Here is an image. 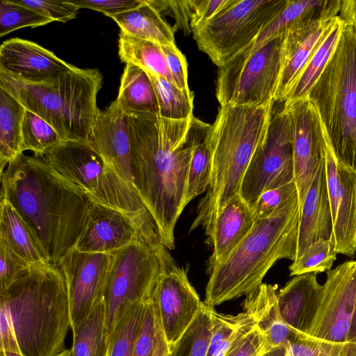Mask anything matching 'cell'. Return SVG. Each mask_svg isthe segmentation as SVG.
Returning a JSON list of instances; mask_svg holds the SVG:
<instances>
[{"instance_id":"obj_1","label":"cell","mask_w":356,"mask_h":356,"mask_svg":"<svg viewBox=\"0 0 356 356\" xmlns=\"http://www.w3.org/2000/svg\"><path fill=\"white\" fill-rule=\"evenodd\" d=\"M193 117L126 116L134 189L152 218L161 243L170 250L175 248V228L184 209Z\"/></svg>"},{"instance_id":"obj_31","label":"cell","mask_w":356,"mask_h":356,"mask_svg":"<svg viewBox=\"0 0 356 356\" xmlns=\"http://www.w3.org/2000/svg\"><path fill=\"white\" fill-rule=\"evenodd\" d=\"M343 24V19L339 15L337 16L330 30L306 64L298 81L282 103L288 104L307 97L311 88L320 77L335 50Z\"/></svg>"},{"instance_id":"obj_17","label":"cell","mask_w":356,"mask_h":356,"mask_svg":"<svg viewBox=\"0 0 356 356\" xmlns=\"http://www.w3.org/2000/svg\"><path fill=\"white\" fill-rule=\"evenodd\" d=\"M325 172L337 254L356 252V171L337 163L325 135Z\"/></svg>"},{"instance_id":"obj_11","label":"cell","mask_w":356,"mask_h":356,"mask_svg":"<svg viewBox=\"0 0 356 356\" xmlns=\"http://www.w3.org/2000/svg\"><path fill=\"white\" fill-rule=\"evenodd\" d=\"M284 35L268 41L243 62L219 68L216 97L220 106H259L275 102Z\"/></svg>"},{"instance_id":"obj_10","label":"cell","mask_w":356,"mask_h":356,"mask_svg":"<svg viewBox=\"0 0 356 356\" xmlns=\"http://www.w3.org/2000/svg\"><path fill=\"white\" fill-rule=\"evenodd\" d=\"M289 0H229L193 31L198 49L218 67L245 47L284 9Z\"/></svg>"},{"instance_id":"obj_37","label":"cell","mask_w":356,"mask_h":356,"mask_svg":"<svg viewBox=\"0 0 356 356\" xmlns=\"http://www.w3.org/2000/svg\"><path fill=\"white\" fill-rule=\"evenodd\" d=\"M237 327L233 341L224 356H265L274 351L266 337L248 311Z\"/></svg>"},{"instance_id":"obj_21","label":"cell","mask_w":356,"mask_h":356,"mask_svg":"<svg viewBox=\"0 0 356 356\" xmlns=\"http://www.w3.org/2000/svg\"><path fill=\"white\" fill-rule=\"evenodd\" d=\"M336 17L289 31L284 35L275 102L282 103L284 101L306 64L330 30Z\"/></svg>"},{"instance_id":"obj_18","label":"cell","mask_w":356,"mask_h":356,"mask_svg":"<svg viewBox=\"0 0 356 356\" xmlns=\"http://www.w3.org/2000/svg\"><path fill=\"white\" fill-rule=\"evenodd\" d=\"M137 242L149 244L130 218L117 210L93 202L86 224L74 248L83 252L111 254Z\"/></svg>"},{"instance_id":"obj_43","label":"cell","mask_w":356,"mask_h":356,"mask_svg":"<svg viewBox=\"0 0 356 356\" xmlns=\"http://www.w3.org/2000/svg\"><path fill=\"white\" fill-rule=\"evenodd\" d=\"M31 268L33 266L19 257L3 238L0 237V294Z\"/></svg>"},{"instance_id":"obj_15","label":"cell","mask_w":356,"mask_h":356,"mask_svg":"<svg viewBox=\"0 0 356 356\" xmlns=\"http://www.w3.org/2000/svg\"><path fill=\"white\" fill-rule=\"evenodd\" d=\"M287 108L291 124L294 181L299 205L325 159V134L318 113L307 97Z\"/></svg>"},{"instance_id":"obj_47","label":"cell","mask_w":356,"mask_h":356,"mask_svg":"<svg viewBox=\"0 0 356 356\" xmlns=\"http://www.w3.org/2000/svg\"><path fill=\"white\" fill-rule=\"evenodd\" d=\"M80 8H88L104 13L107 17L138 7L142 0H67Z\"/></svg>"},{"instance_id":"obj_32","label":"cell","mask_w":356,"mask_h":356,"mask_svg":"<svg viewBox=\"0 0 356 356\" xmlns=\"http://www.w3.org/2000/svg\"><path fill=\"white\" fill-rule=\"evenodd\" d=\"M118 55L122 62L162 76L175 85L160 44L120 33Z\"/></svg>"},{"instance_id":"obj_22","label":"cell","mask_w":356,"mask_h":356,"mask_svg":"<svg viewBox=\"0 0 356 356\" xmlns=\"http://www.w3.org/2000/svg\"><path fill=\"white\" fill-rule=\"evenodd\" d=\"M333 236L325 164L320 166L300 206L298 240L296 259L312 243Z\"/></svg>"},{"instance_id":"obj_33","label":"cell","mask_w":356,"mask_h":356,"mask_svg":"<svg viewBox=\"0 0 356 356\" xmlns=\"http://www.w3.org/2000/svg\"><path fill=\"white\" fill-rule=\"evenodd\" d=\"M72 332V356H105L108 346L105 300Z\"/></svg>"},{"instance_id":"obj_16","label":"cell","mask_w":356,"mask_h":356,"mask_svg":"<svg viewBox=\"0 0 356 356\" xmlns=\"http://www.w3.org/2000/svg\"><path fill=\"white\" fill-rule=\"evenodd\" d=\"M155 300L170 352L201 309L202 302L188 280L187 272L176 264L162 271Z\"/></svg>"},{"instance_id":"obj_34","label":"cell","mask_w":356,"mask_h":356,"mask_svg":"<svg viewBox=\"0 0 356 356\" xmlns=\"http://www.w3.org/2000/svg\"><path fill=\"white\" fill-rule=\"evenodd\" d=\"M213 308L204 302L170 350L171 356H207L213 330Z\"/></svg>"},{"instance_id":"obj_29","label":"cell","mask_w":356,"mask_h":356,"mask_svg":"<svg viewBox=\"0 0 356 356\" xmlns=\"http://www.w3.org/2000/svg\"><path fill=\"white\" fill-rule=\"evenodd\" d=\"M126 116L158 113L159 107L150 79L143 69L126 64L116 99Z\"/></svg>"},{"instance_id":"obj_8","label":"cell","mask_w":356,"mask_h":356,"mask_svg":"<svg viewBox=\"0 0 356 356\" xmlns=\"http://www.w3.org/2000/svg\"><path fill=\"white\" fill-rule=\"evenodd\" d=\"M307 98L337 163L356 171V26L344 22L335 50Z\"/></svg>"},{"instance_id":"obj_40","label":"cell","mask_w":356,"mask_h":356,"mask_svg":"<svg viewBox=\"0 0 356 356\" xmlns=\"http://www.w3.org/2000/svg\"><path fill=\"white\" fill-rule=\"evenodd\" d=\"M337 254L334 236L329 240L315 242L293 261L289 266L290 275L327 272L332 269Z\"/></svg>"},{"instance_id":"obj_25","label":"cell","mask_w":356,"mask_h":356,"mask_svg":"<svg viewBox=\"0 0 356 356\" xmlns=\"http://www.w3.org/2000/svg\"><path fill=\"white\" fill-rule=\"evenodd\" d=\"M277 287V284H261L256 291L246 296L243 304V310L254 317L274 351L285 348L299 332L289 326L280 314Z\"/></svg>"},{"instance_id":"obj_6","label":"cell","mask_w":356,"mask_h":356,"mask_svg":"<svg viewBox=\"0 0 356 356\" xmlns=\"http://www.w3.org/2000/svg\"><path fill=\"white\" fill-rule=\"evenodd\" d=\"M102 85L98 70L74 65L56 79L40 83L19 81L0 71V88L50 124L63 141H89Z\"/></svg>"},{"instance_id":"obj_19","label":"cell","mask_w":356,"mask_h":356,"mask_svg":"<svg viewBox=\"0 0 356 356\" xmlns=\"http://www.w3.org/2000/svg\"><path fill=\"white\" fill-rule=\"evenodd\" d=\"M72 66L32 41L14 38L0 47V71L24 82H49Z\"/></svg>"},{"instance_id":"obj_53","label":"cell","mask_w":356,"mask_h":356,"mask_svg":"<svg viewBox=\"0 0 356 356\" xmlns=\"http://www.w3.org/2000/svg\"><path fill=\"white\" fill-rule=\"evenodd\" d=\"M356 341V302L354 311V314L350 325V333L348 337V341Z\"/></svg>"},{"instance_id":"obj_26","label":"cell","mask_w":356,"mask_h":356,"mask_svg":"<svg viewBox=\"0 0 356 356\" xmlns=\"http://www.w3.org/2000/svg\"><path fill=\"white\" fill-rule=\"evenodd\" d=\"M120 29V33L149 40L160 45H176L174 27L149 3L142 0L136 8L110 17Z\"/></svg>"},{"instance_id":"obj_44","label":"cell","mask_w":356,"mask_h":356,"mask_svg":"<svg viewBox=\"0 0 356 356\" xmlns=\"http://www.w3.org/2000/svg\"><path fill=\"white\" fill-rule=\"evenodd\" d=\"M16 3L34 10L53 22H67L76 18L79 8L67 0H14Z\"/></svg>"},{"instance_id":"obj_46","label":"cell","mask_w":356,"mask_h":356,"mask_svg":"<svg viewBox=\"0 0 356 356\" xmlns=\"http://www.w3.org/2000/svg\"><path fill=\"white\" fill-rule=\"evenodd\" d=\"M161 46L175 85L183 90L191 91L188 83V65L184 55L177 45Z\"/></svg>"},{"instance_id":"obj_36","label":"cell","mask_w":356,"mask_h":356,"mask_svg":"<svg viewBox=\"0 0 356 356\" xmlns=\"http://www.w3.org/2000/svg\"><path fill=\"white\" fill-rule=\"evenodd\" d=\"M22 152L29 150L43 156L63 140L56 131L42 118L26 110L21 131Z\"/></svg>"},{"instance_id":"obj_30","label":"cell","mask_w":356,"mask_h":356,"mask_svg":"<svg viewBox=\"0 0 356 356\" xmlns=\"http://www.w3.org/2000/svg\"><path fill=\"white\" fill-rule=\"evenodd\" d=\"M25 107L8 92L0 88V172L22 149V124Z\"/></svg>"},{"instance_id":"obj_54","label":"cell","mask_w":356,"mask_h":356,"mask_svg":"<svg viewBox=\"0 0 356 356\" xmlns=\"http://www.w3.org/2000/svg\"><path fill=\"white\" fill-rule=\"evenodd\" d=\"M1 356H24L22 353L7 352L0 350Z\"/></svg>"},{"instance_id":"obj_2","label":"cell","mask_w":356,"mask_h":356,"mask_svg":"<svg viewBox=\"0 0 356 356\" xmlns=\"http://www.w3.org/2000/svg\"><path fill=\"white\" fill-rule=\"evenodd\" d=\"M8 200L31 230L49 264L56 266L74 245L93 204L42 156L22 153L1 174Z\"/></svg>"},{"instance_id":"obj_50","label":"cell","mask_w":356,"mask_h":356,"mask_svg":"<svg viewBox=\"0 0 356 356\" xmlns=\"http://www.w3.org/2000/svg\"><path fill=\"white\" fill-rule=\"evenodd\" d=\"M0 350L22 353L10 315L5 304L0 302Z\"/></svg>"},{"instance_id":"obj_52","label":"cell","mask_w":356,"mask_h":356,"mask_svg":"<svg viewBox=\"0 0 356 356\" xmlns=\"http://www.w3.org/2000/svg\"><path fill=\"white\" fill-rule=\"evenodd\" d=\"M154 356H171L165 337L160 341Z\"/></svg>"},{"instance_id":"obj_9","label":"cell","mask_w":356,"mask_h":356,"mask_svg":"<svg viewBox=\"0 0 356 356\" xmlns=\"http://www.w3.org/2000/svg\"><path fill=\"white\" fill-rule=\"evenodd\" d=\"M112 254L105 298L108 343L128 309L150 298L163 269L175 264L169 253H161L145 242L131 243Z\"/></svg>"},{"instance_id":"obj_56","label":"cell","mask_w":356,"mask_h":356,"mask_svg":"<svg viewBox=\"0 0 356 356\" xmlns=\"http://www.w3.org/2000/svg\"><path fill=\"white\" fill-rule=\"evenodd\" d=\"M265 356H273V355H272L271 353H270L266 355ZM282 356H284L283 353H282Z\"/></svg>"},{"instance_id":"obj_23","label":"cell","mask_w":356,"mask_h":356,"mask_svg":"<svg viewBox=\"0 0 356 356\" xmlns=\"http://www.w3.org/2000/svg\"><path fill=\"white\" fill-rule=\"evenodd\" d=\"M255 220L254 211L240 194L233 197L225 204L207 236L212 247L208 261L209 273L236 248L249 233Z\"/></svg>"},{"instance_id":"obj_39","label":"cell","mask_w":356,"mask_h":356,"mask_svg":"<svg viewBox=\"0 0 356 356\" xmlns=\"http://www.w3.org/2000/svg\"><path fill=\"white\" fill-rule=\"evenodd\" d=\"M144 302L132 305L111 334L105 356H133Z\"/></svg>"},{"instance_id":"obj_3","label":"cell","mask_w":356,"mask_h":356,"mask_svg":"<svg viewBox=\"0 0 356 356\" xmlns=\"http://www.w3.org/2000/svg\"><path fill=\"white\" fill-rule=\"evenodd\" d=\"M274 104L219 107L207 134L210 184L197 206L191 230L201 227L208 236L220 211L239 194L248 166L268 129Z\"/></svg>"},{"instance_id":"obj_27","label":"cell","mask_w":356,"mask_h":356,"mask_svg":"<svg viewBox=\"0 0 356 356\" xmlns=\"http://www.w3.org/2000/svg\"><path fill=\"white\" fill-rule=\"evenodd\" d=\"M0 237L33 267L49 264L31 230L11 204L0 201Z\"/></svg>"},{"instance_id":"obj_41","label":"cell","mask_w":356,"mask_h":356,"mask_svg":"<svg viewBox=\"0 0 356 356\" xmlns=\"http://www.w3.org/2000/svg\"><path fill=\"white\" fill-rule=\"evenodd\" d=\"M154 293L144 302L141 322L133 356H154L160 341L165 337Z\"/></svg>"},{"instance_id":"obj_42","label":"cell","mask_w":356,"mask_h":356,"mask_svg":"<svg viewBox=\"0 0 356 356\" xmlns=\"http://www.w3.org/2000/svg\"><path fill=\"white\" fill-rule=\"evenodd\" d=\"M53 21L14 0L0 1V37L25 27L44 26Z\"/></svg>"},{"instance_id":"obj_14","label":"cell","mask_w":356,"mask_h":356,"mask_svg":"<svg viewBox=\"0 0 356 356\" xmlns=\"http://www.w3.org/2000/svg\"><path fill=\"white\" fill-rule=\"evenodd\" d=\"M319 305L307 334L328 341H348L356 302V260L326 272Z\"/></svg>"},{"instance_id":"obj_4","label":"cell","mask_w":356,"mask_h":356,"mask_svg":"<svg viewBox=\"0 0 356 356\" xmlns=\"http://www.w3.org/2000/svg\"><path fill=\"white\" fill-rule=\"evenodd\" d=\"M300 205L298 194L269 216L256 219L247 236L210 273L204 303L210 307L256 291L279 260L294 261Z\"/></svg>"},{"instance_id":"obj_12","label":"cell","mask_w":356,"mask_h":356,"mask_svg":"<svg viewBox=\"0 0 356 356\" xmlns=\"http://www.w3.org/2000/svg\"><path fill=\"white\" fill-rule=\"evenodd\" d=\"M282 104L280 108L273 109L268 129L241 185L239 194L253 211L265 191L294 181L291 119L287 108Z\"/></svg>"},{"instance_id":"obj_55","label":"cell","mask_w":356,"mask_h":356,"mask_svg":"<svg viewBox=\"0 0 356 356\" xmlns=\"http://www.w3.org/2000/svg\"><path fill=\"white\" fill-rule=\"evenodd\" d=\"M58 356H72L70 350H65Z\"/></svg>"},{"instance_id":"obj_24","label":"cell","mask_w":356,"mask_h":356,"mask_svg":"<svg viewBox=\"0 0 356 356\" xmlns=\"http://www.w3.org/2000/svg\"><path fill=\"white\" fill-rule=\"evenodd\" d=\"M321 289L316 273L294 276L277 293L284 321L294 330L307 334L319 305Z\"/></svg>"},{"instance_id":"obj_28","label":"cell","mask_w":356,"mask_h":356,"mask_svg":"<svg viewBox=\"0 0 356 356\" xmlns=\"http://www.w3.org/2000/svg\"><path fill=\"white\" fill-rule=\"evenodd\" d=\"M209 127L210 124L193 117L189 131L193 152L187 174L184 208L191 200L207 191L210 184L211 155L207 142Z\"/></svg>"},{"instance_id":"obj_49","label":"cell","mask_w":356,"mask_h":356,"mask_svg":"<svg viewBox=\"0 0 356 356\" xmlns=\"http://www.w3.org/2000/svg\"><path fill=\"white\" fill-rule=\"evenodd\" d=\"M149 3L161 14L162 12L172 15L180 29L188 34L190 28L191 8L189 1H153Z\"/></svg>"},{"instance_id":"obj_13","label":"cell","mask_w":356,"mask_h":356,"mask_svg":"<svg viewBox=\"0 0 356 356\" xmlns=\"http://www.w3.org/2000/svg\"><path fill=\"white\" fill-rule=\"evenodd\" d=\"M112 259V253L83 252L73 248L57 264L67 289L72 330L105 300Z\"/></svg>"},{"instance_id":"obj_20","label":"cell","mask_w":356,"mask_h":356,"mask_svg":"<svg viewBox=\"0 0 356 356\" xmlns=\"http://www.w3.org/2000/svg\"><path fill=\"white\" fill-rule=\"evenodd\" d=\"M89 141L108 164L134 189L127 118L116 99L104 111L99 109Z\"/></svg>"},{"instance_id":"obj_35","label":"cell","mask_w":356,"mask_h":356,"mask_svg":"<svg viewBox=\"0 0 356 356\" xmlns=\"http://www.w3.org/2000/svg\"><path fill=\"white\" fill-rule=\"evenodd\" d=\"M147 74L154 88L161 116L182 120L193 115L194 95L191 91L183 90L162 76Z\"/></svg>"},{"instance_id":"obj_38","label":"cell","mask_w":356,"mask_h":356,"mask_svg":"<svg viewBox=\"0 0 356 356\" xmlns=\"http://www.w3.org/2000/svg\"><path fill=\"white\" fill-rule=\"evenodd\" d=\"M282 351L284 356H356V341H328L299 332Z\"/></svg>"},{"instance_id":"obj_5","label":"cell","mask_w":356,"mask_h":356,"mask_svg":"<svg viewBox=\"0 0 356 356\" xmlns=\"http://www.w3.org/2000/svg\"><path fill=\"white\" fill-rule=\"evenodd\" d=\"M24 356H58L70 327L65 278L56 266L33 267L3 293Z\"/></svg>"},{"instance_id":"obj_45","label":"cell","mask_w":356,"mask_h":356,"mask_svg":"<svg viewBox=\"0 0 356 356\" xmlns=\"http://www.w3.org/2000/svg\"><path fill=\"white\" fill-rule=\"evenodd\" d=\"M296 194L298 193L294 181L267 189L260 195L254 210L256 219L269 216Z\"/></svg>"},{"instance_id":"obj_51","label":"cell","mask_w":356,"mask_h":356,"mask_svg":"<svg viewBox=\"0 0 356 356\" xmlns=\"http://www.w3.org/2000/svg\"><path fill=\"white\" fill-rule=\"evenodd\" d=\"M339 13L345 23L356 26V0L341 1Z\"/></svg>"},{"instance_id":"obj_48","label":"cell","mask_w":356,"mask_h":356,"mask_svg":"<svg viewBox=\"0 0 356 356\" xmlns=\"http://www.w3.org/2000/svg\"><path fill=\"white\" fill-rule=\"evenodd\" d=\"M229 0H191L190 28L191 32L199 28L219 11H220Z\"/></svg>"},{"instance_id":"obj_7","label":"cell","mask_w":356,"mask_h":356,"mask_svg":"<svg viewBox=\"0 0 356 356\" xmlns=\"http://www.w3.org/2000/svg\"><path fill=\"white\" fill-rule=\"evenodd\" d=\"M42 156L92 202L130 218L153 248L161 252L166 250L152 218L136 192L108 164L90 141H62Z\"/></svg>"}]
</instances>
